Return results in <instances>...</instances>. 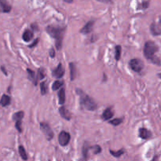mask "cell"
Segmentation results:
<instances>
[{
    "mask_svg": "<svg viewBox=\"0 0 161 161\" xmlns=\"http://www.w3.org/2000/svg\"><path fill=\"white\" fill-rule=\"evenodd\" d=\"M46 32L50 36L55 39V45L57 50H60L62 46L63 41V33L64 29L58 26H53L49 25L46 27Z\"/></svg>",
    "mask_w": 161,
    "mask_h": 161,
    "instance_id": "cell-1",
    "label": "cell"
},
{
    "mask_svg": "<svg viewBox=\"0 0 161 161\" xmlns=\"http://www.w3.org/2000/svg\"><path fill=\"white\" fill-rule=\"evenodd\" d=\"M76 92H77L78 95L80 96V104L82 106L85 108L86 109L89 110V111H94V110L96 109L97 104L91 97L86 94L84 91L80 89L76 90Z\"/></svg>",
    "mask_w": 161,
    "mask_h": 161,
    "instance_id": "cell-2",
    "label": "cell"
},
{
    "mask_svg": "<svg viewBox=\"0 0 161 161\" xmlns=\"http://www.w3.org/2000/svg\"><path fill=\"white\" fill-rule=\"evenodd\" d=\"M158 50H159V47L155 43L152 41H147L145 43L143 52L146 58L149 60L152 57H154V54L158 51Z\"/></svg>",
    "mask_w": 161,
    "mask_h": 161,
    "instance_id": "cell-3",
    "label": "cell"
},
{
    "mask_svg": "<svg viewBox=\"0 0 161 161\" xmlns=\"http://www.w3.org/2000/svg\"><path fill=\"white\" fill-rule=\"evenodd\" d=\"M40 129L42 132L43 133L44 135L46 137L47 140H51L53 138V132L52 131L51 127H50V125L47 123H45V122H42L40 123Z\"/></svg>",
    "mask_w": 161,
    "mask_h": 161,
    "instance_id": "cell-4",
    "label": "cell"
},
{
    "mask_svg": "<svg viewBox=\"0 0 161 161\" xmlns=\"http://www.w3.org/2000/svg\"><path fill=\"white\" fill-rule=\"evenodd\" d=\"M129 64H130V67H131V69L136 72H141V71L143 69V68H144V64H143V62H142L141 60L137 58L131 60Z\"/></svg>",
    "mask_w": 161,
    "mask_h": 161,
    "instance_id": "cell-5",
    "label": "cell"
},
{
    "mask_svg": "<svg viewBox=\"0 0 161 161\" xmlns=\"http://www.w3.org/2000/svg\"><path fill=\"white\" fill-rule=\"evenodd\" d=\"M70 134L66 132V131H62L60 133V135L58 136L59 144L61 145V146H66L69 143V142H70Z\"/></svg>",
    "mask_w": 161,
    "mask_h": 161,
    "instance_id": "cell-6",
    "label": "cell"
},
{
    "mask_svg": "<svg viewBox=\"0 0 161 161\" xmlns=\"http://www.w3.org/2000/svg\"><path fill=\"white\" fill-rule=\"evenodd\" d=\"M94 21H90L84 25V27L83 29H80V33L84 35H87L91 33L92 31H93L94 28Z\"/></svg>",
    "mask_w": 161,
    "mask_h": 161,
    "instance_id": "cell-7",
    "label": "cell"
},
{
    "mask_svg": "<svg viewBox=\"0 0 161 161\" xmlns=\"http://www.w3.org/2000/svg\"><path fill=\"white\" fill-rule=\"evenodd\" d=\"M64 72L65 71H64V68L63 67L62 64L60 63L58 64V66L53 71L52 74H53V76H54L56 78H61L64 75Z\"/></svg>",
    "mask_w": 161,
    "mask_h": 161,
    "instance_id": "cell-8",
    "label": "cell"
},
{
    "mask_svg": "<svg viewBox=\"0 0 161 161\" xmlns=\"http://www.w3.org/2000/svg\"><path fill=\"white\" fill-rule=\"evenodd\" d=\"M33 37H34V33H33V32H32V30L26 29V30L24 32V33H23L22 38L25 42H30L31 40L33 39Z\"/></svg>",
    "mask_w": 161,
    "mask_h": 161,
    "instance_id": "cell-9",
    "label": "cell"
},
{
    "mask_svg": "<svg viewBox=\"0 0 161 161\" xmlns=\"http://www.w3.org/2000/svg\"><path fill=\"white\" fill-rule=\"evenodd\" d=\"M59 112L61 114V117L65 119L66 120H70L71 119V113L65 107L61 106V108H59Z\"/></svg>",
    "mask_w": 161,
    "mask_h": 161,
    "instance_id": "cell-10",
    "label": "cell"
},
{
    "mask_svg": "<svg viewBox=\"0 0 161 161\" xmlns=\"http://www.w3.org/2000/svg\"><path fill=\"white\" fill-rule=\"evenodd\" d=\"M152 133L146 128H140L139 129V137L142 139H149L151 138Z\"/></svg>",
    "mask_w": 161,
    "mask_h": 161,
    "instance_id": "cell-11",
    "label": "cell"
},
{
    "mask_svg": "<svg viewBox=\"0 0 161 161\" xmlns=\"http://www.w3.org/2000/svg\"><path fill=\"white\" fill-rule=\"evenodd\" d=\"M12 7L10 4L6 1H0V10L3 13H9L11 10Z\"/></svg>",
    "mask_w": 161,
    "mask_h": 161,
    "instance_id": "cell-12",
    "label": "cell"
},
{
    "mask_svg": "<svg viewBox=\"0 0 161 161\" xmlns=\"http://www.w3.org/2000/svg\"><path fill=\"white\" fill-rule=\"evenodd\" d=\"M11 102V98L9 95L3 94L1 98V100H0V104L2 105V107H6L7 105L10 104Z\"/></svg>",
    "mask_w": 161,
    "mask_h": 161,
    "instance_id": "cell-13",
    "label": "cell"
},
{
    "mask_svg": "<svg viewBox=\"0 0 161 161\" xmlns=\"http://www.w3.org/2000/svg\"><path fill=\"white\" fill-rule=\"evenodd\" d=\"M89 149H91V146H88L87 142L84 143L83 149H82V154H83V159L84 161H87L88 159V152H89Z\"/></svg>",
    "mask_w": 161,
    "mask_h": 161,
    "instance_id": "cell-14",
    "label": "cell"
},
{
    "mask_svg": "<svg viewBox=\"0 0 161 161\" xmlns=\"http://www.w3.org/2000/svg\"><path fill=\"white\" fill-rule=\"evenodd\" d=\"M69 68H70V78L71 80H74L76 77V66L74 62H71L69 64Z\"/></svg>",
    "mask_w": 161,
    "mask_h": 161,
    "instance_id": "cell-15",
    "label": "cell"
},
{
    "mask_svg": "<svg viewBox=\"0 0 161 161\" xmlns=\"http://www.w3.org/2000/svg\"><path fill=\"white\" fill-rule=\"evenodd\" d=\"M150 31H151L152 34L153 36H159L161 35V29H159V27L156 25L155 23H152L150 26Z\"/></svg>",
    "mask_w": 161,
    "mask_h": 161,
    "instance_id": "cell-16",
    "label": "cell"
},
{
    "mask_svg": "<svg viewBox=\"0 0 161 161\" xmlns=\"http://www.w3.org/2000/svg\"><path fill=\"white\" fill-rule=\"evenodd\" d=\"M27 72H28V75H29V79L34 83L35 85H37L38 82L36 80V72L33 70L30 69V68H27Z\"/></svg>",
    "mask_w": 161,
    "mask_h": 161,
    "instance_id": "cell-17",
    "label": "cell"
},
{
    "mask_svg": "<svg viewBox=\"0 0 161 161\" xmlns=\"http://www.w3.org/2000/svg\"><path fill=\"white\" fill-rule=\"evenodd\" d=\"M113 116V112L112 111V109L110 108H106L104 110V112L102 114V118L104 119V120H108V119H110Z\"/></svg>",
    "mask_w": 161,
    "mask_h": 161,
    "instance_id": "cell-18",
    "label": "cell"
},
{
    "mask_svg": "<svg viewBox=\"0 0 161 161\" xmlns=\"http://www.w3.org/2000/svg\"><path fill=\"white\" fill-rule=\"evenodd\" d=\"M59 104H63L65 102V90L64 88H61L58 92Z\"/></svg>",
    "mask_w": 161,
    "mask_h": 161,
    "instance_id": "cell-19",
    "label": "cell"
},
{
    "mask_svg": "<svg viewBox=\"0 0 161 161\" xmlns=\"http://www.w3.org/2000/svg\"><path fill=\"white\" fill-rule=\"evenodd\" d=\"M46 76V70L44 68H41L39 69L38 72H37V76H36V80L38 82V80H43Z\"/></svg>",
    "mask_w": 161,
    "mask_h": 161,
    "instance_id": "cell-20",
    "label": "cell"
},
{
    "mask_svg": "<svg viewBox=\"0 0 161 161\" xmlns=\"http://www.w3.org/2000/svg\"><path fill=\"white\" fill-rule=\"evenodd\" d=\"M18 151H19V154L20 156H21V157L24 160H27V159H28V155H27L25 148H24L22 146H20L19 147H18Z\"/></svg>",
    "mask_w": 161,
    "mask_h": 161,
    "instance_id": "cell-21",
    "label": "cell"
},
{
    "mask_svg": "<svg viewBox=\"0 0 161 161\" xmlns=\"http://www.w3.org/2000/svg\"><path fill=\"white\" fill-rule=\"evenodd\" d=\"M24 112H22V111H20V112H15V113L13 114V120H15L16 122L17 121H19V120H21V119H23V117H24Z\"/></svg>",
    "mask_w": 161,
    "mask_h": 161,
    "instance_id": "cell-22",
    "label": "cell"
},
{
    "mask_svg": "<svg viewBox=\"0 0 161 161\" xmlns=\"http://www.w3.org/2000/svg\"><path fill=\"white\" fill-rule=\"evenodd\" d=\"M64 84V81H61V80H56L53 84V86H52V89L53 91H57L59 88H61V87Z\"/></svg>",
    "mask_w": 161,
    "mask_h": 161,
    "instance_id": "cell-23",
    "label": "cell"
},
{
    "mask_svg": "<svg viewBox=\"0 0 161 161\" xmlns=\"http://www.w3.org/2000/svg\"><path fill=\"white\" fill-rule=\"evenodd\" d=\"M110 153L112 154L113 156L118 158L119 156H121L123 153H124V149H120L118 150V151H113V150H110Z\"/></svg>",
    "mask_w": 161,
    "mask_h": 161,
    "instance_id": "cell-24",
    "label": "cell"
},
{
    "mask_svg": "<svg viewBox=\"0 0 161 161\" xmlns=\"http://www.w3.org/2000/svg\"><path fill=\"white\" fill-rule=\"evenodd\" d=\"M40 90H41V94L43 95L47 93V86H46V82L43 81L40 84Z\"/></svg>",
    "mask_w": 161,
    "mask_h": 161,
    "instance_id": "cell-25",
    "label": "cell"
},
{
    "mask_svg": "<svg viewBox=\"0 0 161 161\" xmlns=\"http://www.w3.org/2000/svg\"><path fill=\"white\" fill-rule=\"evenodd\" d=\"M120 56H121V46H116V54H115V57H116V61H119V59H120Z\"/></svg>",
    "mask_w": 161,
    "mask_h": 161,
    "instance_id": "cell-26",
    "label": "cell"
},
{
    "mask_svg": "<svg viewBox=\"0 0 161 161\" xmlns=\"http://www.w3.org/2000/svg\"><path fill=\"white\" fill-rule=\"evenodd\" d=\"M91 149L94 150V154H98L101 152V148L100 146H98V145H95L94 146H91Z\"/></svg>",
    "mask_w": 161,
    "mask_h": 161,
    "instance_id": "cell-27",
    "label": "cell"
},
{
    "mask_svg": "<svg viewBox=\"0 0 161 161\" xmlns=\"http://www.w3.org/2000/svg\"><path fill=\"white\" fill-rule=\"evenodd\" d=\"M109 123L114 126H119L120 123H123V119H118L117 118V119H114L112 120H111V121H109Z\"/></svg>",
    "mask_w": 161,
    "mask_h": 161,
    "instance_id": "cell-28",
    "label": "cell"
},
{
    "mask_svg": "<svg viewBox=\"0 0 161 161\" xmlns=\"http://www.w3.org/2000/svg\"><path fill=\"white\" fill-rule=\"evenodd\" d=\"M149 60L152 61V62L153 63V64H158V65H160V60H159V59L157 57L154 56V57H152L151 59H149Z\"/></svg>",
    "mask_w": 161,
    "mask_h": 161,
    "instance_id": "cell-29",
    "label": "cell"
},
{
    "mask_svg": "<svg viewBox=\"0 0 161 161\" xmlns=\"http://www.w3.org/2000/svg\"><path fill=\"white\" fill-rule=\"evenodd\" d=\"M21 123H22V121H21V120H19V121H17V122H16V124H15L16 128H17V130L18 131H19L20 133L22 132V127H21Z\"/></svg>",
    "mask_w": 161,
    "mask_h": 161,
    "instance_id": "cell-30",
    "label": "cell"
},
{
    "mask_svg": "<svg viewBox=\"0 0 161 161\" xmlns=\"http://www.w3.org/2000/svg\"><path fill=\"white\" fill-rule=\"evenodd\" d=\"M149 6V1H145V2H142V9H147Z\"/></svg>",
    "mask_w": 161,
    "mask_h": 161,
    "instance_id": "cell-31",
    "label": "cell"
},
{
    "mask_svg": "<svg viewBox=\"0 0 161 161\" xmlns=\"http://www.w3.org/2000/svg\"><path fill=\"white\" fill-rule=\"evenodd\" d=\"M49 53H50V56L52 58H53V57H54V56H55L54 49H53V48H51V49H50V50Z\"/></svg>",
    "mask_w": 161,
    "mask_h": 161,
    "instance_id": "cell-32",
    "label": "cell"
},
{
    "mask_svg": "<svg viewBox=\"0 0 161 161\" xmlns=\"http://www.w3.org/2000/svg\"><path fill=\"white\" fill-rule=\"evenodd\" d=\"M39 43V39H35V41L33 43H32V45L29 46V47H34L35 46L37 45V43Z\"/></svg>",
    "mask_w": 161,
    "mask_h": 161,
    "instance_id": "cell-33",
    "label": "cell"
},
{
    "mask_svg": "<svg viewBox=\"0 0 161 161\" xmlns=\"http://www.w3.org/2000/svg\"><path fill=\"white\" fill-rule=\"evenodd\" d=\"M5 69H6V68H4V66L1 67V70H2V72H3V73L5 75H7V72H6V71L5 70Z\"/></svg>",
    "mask_w": 161,
    "mask_h": 161,
    "instance_id": "cell-34",
    "label": "cell"
},
{
    "mask_svg": "<svg viewBox=\"0 0 161 161\" xmlns=\"http://www.w3.org/2000/svg\"><path fill=\"white\" fill-rule=\"evenodd\" d=\"M64 2H67V3H72L73 2V1H68V0H64Z\"/></svg>",
    "mask_w": 161,
    "mask_h": 161,
    "instance_id": "cell-35",
    "label": "cell"
},
{
    "mask_svg": "<svg viewBox=\"0 0 161 161\" xmlns=\"http://www.w3.org/2000/svg\"><path fill=\"white\" fill-rule=\"evenodd\" d=\"M159 25H160V26H161V16H160V17H159Z\"/></svg>",
    "mask_w": 161,
    "mask_h": 161,
    "instance_id": "cell-36",
    "label": "cell"
},
{
    "mask_svg": "<svg viewBox=\"0 0 161 161\" xmlns=\"http://www.w3.org/2000/svg\"><path fill=\"white\" fill-rule=\"evenodd\" d=\"M158 76H159V78H160V79H161V73L158 74Z\"/></svg>",
    "mask_w": 161,
    "mask_h": 161,
    "instance_id": "cell-37",
    "label": "cell"
},
{
    "mask_svg": "<svg viewBox=\"0 0 161 161\" xmlns=\"http://www.w3.org/2000/svg\"><path fill=\"white\" fill-rule=\"evenodd\" d=\"M49 161H50V160H49Z\"/></svg>",
    "mask_w": 161,
    "mask_h": 161,
    "instance_id": "cell-38",
    "label": "cell"
}]
</instances>
